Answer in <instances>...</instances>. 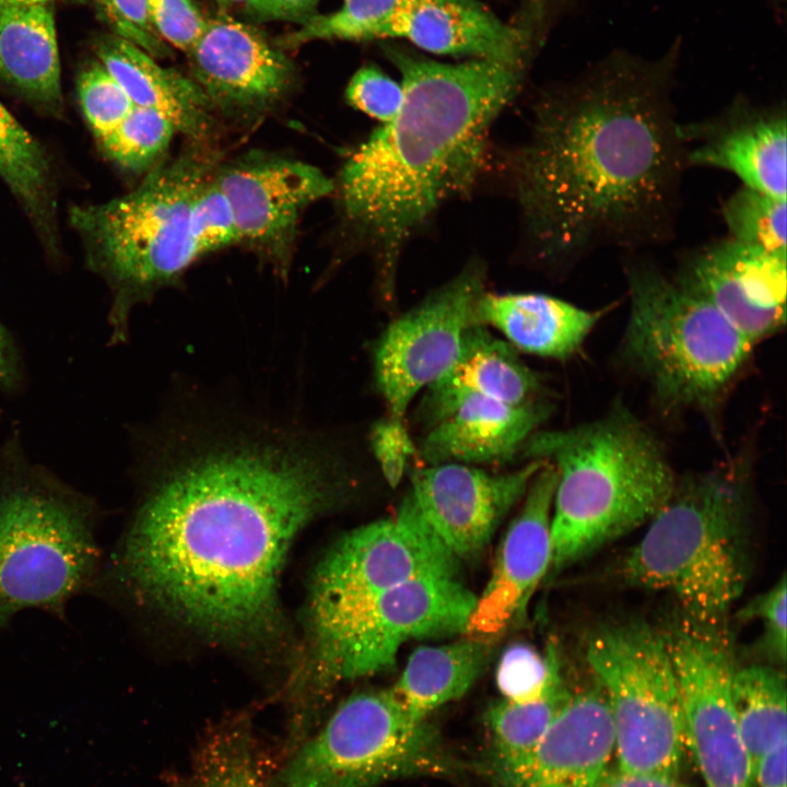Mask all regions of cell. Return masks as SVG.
Returning a JSON list of instances; mask_svg holds the SVG:
<instances>
[{
	"mask_svg": "<svg viewBox=\"0 0 787 787\" xmlns=\"http://www.w3.org/2000/svg\"><path fill=\"white\" fill-rule=\"evenodd\" d=\"M118 566L141 597L209 634L262 638L296 533L352 488L348 458L306 431L192 426L166 439Z\"/></svg>",
	"mask_w": 787,
	"mask_h": 787,
	"instance_id": "1",
	"label": "cell"
},
{
	"mask_svg": "<svg viewBox=\"0 0 787 787\" xmlns=\"http://www.w3.org/2000/svg\"><path fill=\"white\" fill-rule=\"evenodd\" d=\"M680 45L613 51L533 107L513 163L535 262L571 270L603 248L644 252L676 234L688 169L673 103Z\"/></svg>",
	"mask_w": 787,
	"mask_h": 787,
	"instance_id": "2",
	"label": "cell"
},
{
	"mask_svg": "<svg viewBox=\"0 0 787 787\" xmlns=\"http://www.w3.org/2000/svg\"><path fill=\"white\" fill-rule=\"evenodd\" d=\"M384 52L401 74L402 106L350 154L334 191L345 223L375 254L379 290L391 301L404 245L472 188L522 72L485 59L436 62L396 46Z\"/></svg>",
	"mask_w": 787,
	"mask_h": 787,
	"instance_id": "3",
	"label": "cell"
},
{
	"mask_svg": "<svg viewBox=\"0 0 787 787\" xmlns=\"http://www.w3.org/2000/svg\"><path fill=\"white\" fill-rule=\"evenodd\" d=\"M519 455L551 462L557 472L551 515L555 572L649 521L677 482L659 439L622 406L575 427L536 431Z\"/></svg>",
	"mask_w": 787,
	"mask_h": 787,
	"instance_id": "4",
	"label": "cell"
},
{
	"mask_svg": "<svg viewBox=\"0 0 787 787\" xmlns=\"http://www.w3.org/2000/svg\"><path fill=\"white\" fill-rule=\"evenodd\" d=\"M749 572L745 490L728 469L677 479L645 535L614 567L622 584L667 591L681 613L708 625L726 624Z\"/></svg>",
	"mask_w": 787,
	"mask_h": 787,
	"instance_id": "5",
	"label": "cell"
},
{
	"mask_svg": "<svg viewBox=\"0 0 787 787\" xmlns=\"http://www.w3.org/2000/svg\"><path fill=\"white\" fill-rule=\"evenodd\" d=\"M643 254L624 255L623 352L663 403L713 411L754 344Z\"/></svg>",
	"mask_w": 787,
	"mask_h": 787,
	"instance_id": "6",
	"label": "cell"
},
{
	"mask_svg": "<svg viewBox=\"0 0 787 787\" xmlns=\"http://www.w3.org/2000/svg\"><path fill=\"white\" fill-rule=\"evenodd\" d=\"M219 165L197 145L155 165L129 193L71 211L98 265L119 286L121 301L149 297L173 285L199 257L190 211L202 183Z\"/></svg>",
	"mask_w": 787,
	"mask_h": 787,
	"instance_id": "7",
	"label": "cell"
},
{
	"mask_svg": "<svg viewBox=\"0 0 787 787\" xmlns=\"http://www.w3.org/2000/svg\"><path fill=\"white\" fill-rule=\"evenodd\" d=\"M455 763L427 719L390 690L353 694L277 759L271 787H376L414 775H447Z\"/></svg>",
	"mask_w": 787,
	"mask_h": 787,
	"instance_id": "8",
	"label": "cell"
},
{
	"mask_svg": "<svg viewBox=\"0 0 787 787\" xmlns=\"http://www.w3.org/2000/svg\"><path fill=\"white\" fill-rule=\"evenodd\" d=\"M586 659L610 710L615 767L678 777L683 719L662 631L637 619L604 623L588 635Z\"/></svg>",
	"mask_w": 787,
	"mask_h": 787,
	"instance_id": "9",
	"label": "cell"
},
{
	"mask_svg": "<svg viewBox=\"0 0 787 787\" xmlns=\"http://www.w3.org/2000/svg\"><path fill=\"white\" fill-rule=\"evenodd\" d=\"M89 513L34 486L0 492V627L21 610L60 612L96 575L98 549Z\"/></svg>",
	"mask_w": 787,
	"mask_h": 787,
	"instance_id": "10",
	"label": "cell"
},
{
	"mask_svg": "<svg viewBox=\"0 0 787 787\" xmlns=\"http://www.w3.org/2000/svg\"><path fill=\"white\" fill-rule=\"evenodd\" d=\"M475 601L456 575L422 576L309 625L318 684L385 671L411 639L465 633Z\"/></svg>",
	"mask_w": 787,
	"mask_h": 787,
	"instance_id": "11",
	"label": "cell"
},
{
	"mask_svg": "<svg viewBox=\"0 0 787 787\" xmlns=\"http://www.w3.org/2000/svg\"><path fill=\"white\" fill-rule=\"evenodd\" d=\"M661 631L678 684L685 750L704 787H753L732 700L736 670L726 624L680 613Z\"/></svg>",
	"mask_w": 787,
	"mask_h": 787,
	"instance_id": "12",
	"label": "cell"
},
{
	"mask_svg": "<svg viewBox=\"0 0 787 787\" xmlns=\"http://www.w3.org/2000/svg\"><path fill=\"white\" fill-rule=\"evenodd\" d=\"M458 560L404 497L396 514L344 535L315 572L309 625L341 615L407 580L456 575Z\"/></svg>",
	"mask_w": 787,
	"mask_h": 787,
	"instance_id": "13",
	"label": "cell"
},
{
	"mask_svg": "<svg viewBox=\"0 0 787 787\" xmlns=\"http://www.w3.org/2000/svg\"><path fill=\"white\" fill-rule=\"evenodd\" d=\"M484 281L480 263L467 266L397 317L379 337L373 354L374 378L388 418L406 422L418 392L453 364L465 331L479 325L475 306Z\"/></svg>",
	"mask_w": 787,
	"mask_h": 787,
	"instance_id": "14",
	"label": "cell"
},
{
	"mask_svg": "<svg viewBox=\"0 0 787 787\" xmlns=\"http://www.w3.org/2000/svg\"><path fill=\"white\" fill-rule=\"evenodd\" d=\"M213 180L230 201L239 243L286 280L301 215L334 192V180L306 162L255 152L219 164Z\"/></svg>",
	"mask_w": 787,
	"mask_h": 787,
	"instance_id": "15",
	"label": "cell"
},
{
	"mask_svg": "<svg viewBox=\"0 0 787 787\" xmlns=\"http://www.w3.org/2000/svg\"><path fill=\"white\" fill-rule=\"evenodd\" d=\"M545 460L492 474L465 463L427 465L413 471L406 498L457 559L479 554Z\"/></svg>",
	"mask_w": 787,
	"mask_h": 787,
	"instance_id": "16",
	"label": "cell"
},
{
	"mask_svg": "<svg viewBox=\"0 0 787 787\" xmlns=\"http://www.w3.org/2000/svg\"><path fill=\"white\" fill-rule=\"evenodd\" d=\"M672 280L753 344L785 326L787 256L719 238L684 252Z\"/></svg>",
	"mask_w": 787,
	"mask_h": 787,
	"instance_id": "17",
	"label": "cell"
},
{
	"mask_svg": "<svg viewBox=\"0 0 787 787\" xmlns=\"http://www.w3.org/2000/svg\"><path fill=\"white\" fill-rule=\"evenodd\" d=\"M193 81L214 110L256 119L287 95L295 69L289 57L257 28L222 15L209 19L187 54Z\"/></svg>",
	"mask_w": 787,
	"mask_h": 787,
	"instance_id": "18",
	"label": "cell"
},
{
	"mask_svg": "<svg viewBox=\"0 0 787 787\" xmlns=\"http://www.w3.org/2000/svg\"><path fill=\"white\" fill-rule=\"evenodd\" d=\"M686 168L723 169L742 186L786 199L787 114L785 103L762 105L736 96L719 113L679 122Z\"/></svg>",
	"mask_w": 787,
	"mask_h": 787,
	"instance_id": "19",
	"label": "cell"
},
{
	"mask_svg": "<svg viewBox=\"0 0 787 787\" xmlns=\"http://www.w3.org/2000/svg\"><path fill=\"white\" fill-rule=\"evenodd\" d=\"M557 482L555 467L545 461L531 480L525 503L509 525L493 572L469 616L466 635L490 642L524 613L535 589L550 569L551 515Z\"/></svg>",
	"mask_w": 787,
	"mask_h": 787,
	"instance_id": "20",
	"label": "cell"
},
{
	"mask_svg": "<svg viewBox=\"0 0 787 787\" xmlns=\"http://www.w3.org/2000/svg\"><path fill=\"white\" fill-rule=\"evenodd\" d=\"M614 731L601 686L569 695L528 760L502 787H606Z\"/></svg>",
	"mask_w": 787,
	"mask_h": 787,
	"instance_id": "21",
	"label": "cell"
},
{
	"mask_svg": "<svg viewBox=\"0 0 787 787\" xmlns=\"http://www.w3.org/2000/svg\"><path fill=\"white\" fill-rule=\"evenodd\" d=\"M404 38L438 55L470 56L520 67L524 35L475 0H408L377 38Z\"/></svg>",
	"mask_w": 787,
	"mask_h": 787,
	"instance_id": "22",
	"label": "cell"
},
{
	"mask_svg": "<svg viewBox=\"0 0 787 787\" xmlns=\"http://www.w3.org/2000/svg\"><path fill=\"white\" fill-rule=\"evenodd\" d=\"M550 411L538 399L512 404L470 397L427 430L418 453L427 465L507 462L519 455Z\"/></svg>",
	"mask_w": 787,
	"mask_h": 787,
	"instance_id": "23",
	"label": "cell"
},
{
	"mask_svg": "<svg viewBox=\"0 0 787 787\" xmlns=\"http://www.w3.org/2000/svg\"><path fill=\"white\" fill-rule=\"evenodd\" d=\"M515 350L485 326H470L453 364L424 389L416 410L418 420L428 430L474 396L512 404L537 399L539 378Z\"/></svg>",
	"mask_w": 787,
	"mask_h": 787,
	"instance_id": "24",
	"label": "cell"
},
{
	"mask_svg": "<svg viewBox=\"0 0 787 787\" xmlns=\"http://www.w3.org/2000/svg\"><path fill=\"white\" fill-rule=\"evenodd\" d=\"M96 55L133 106L161 113L176 132L195 142L210 136L214 108L192 79L162 67L148 52L116 35L102 38Z\"/></svg>",
	"mask_w": 787,
	"mask_h": 787,
	"instance_id": "25",
	"label": "cell"
},
{
	"mask_svg": "<svg viewBox=\"0 0 787 787\" xmlns=\"http://www.w3.org/2000/svg\"><path fill=\"white\" fill-rule=\"evenodd\" d=\"M475 318L479 325L500 330L515 349L562 360L580 348L599 314L551 295L484 291Z\"/></svg>",
	"mask_w": 787,
	"mask_h": 787,
	"instance_id": "26",
	"label": "cell"
},
{
	"mask_svg": "<svg viewBox=\"0 0 787 787\" xmlns=\"http://www.w3.org/2000/svg\"><path fill=\"white\" fill-rule=\"evenodd\" d=\"M0 77L35 105L61 111L54 3L0 7Z\"/></svg>",
	"mask_w": 787,
	"mask_h": 787,
	"instance_id": "27",
	"label": "cell"
},
{
	"mask_svg": "<svg viewBox=\"0 0 787 787\" xmlns=\"http://www.w3.org/2000/svg\"><path fill=\"white\" fill-rule=\"evenodd\" d=\"M275 762L249 719L233 717L203 732L168 787H271Z\"/></svg>",
	"mask_w": 787,
	"mask_h": 787,
	"instance_id": "28",
	"label": "cell"
},
{
	"mask_svg": "<svg viewBox=\"0 0 787 787\" xmlns=\"http://www.w3.org/2000/svg\"><path fill=\"white\" fill-rule=\"evenodd\" d=\"M490 642L466 637L437 646H421L408 658L391 689L416 719L463 696L490 658Z\"/></svg>",
	"mask_w": 787,
	"mask_h": 787,
	"instance_id": "29",
	"label": "cell"
},
{
	"mask_svg": "<svg viewBox=\"0 0 787 787\" xmlns=\"http://www.w3.org/2000/svg\"><path fill=\"white\" fill-rule=\"evenodd\" d=\"M731 690L753 776L759 759L787 738L786 677L772 666H750L735 671Z\"/></svg>",
	"mask_w": 787,
	"mask_h": 787,
	"instance_id": "30",
	"label": "cell"
},
{
	"mask_svg": "<svg viewBox=\"0 0 787 787\" xmlns=\"http://www.w3.org/2000/svg\"><path fill=\"white\" fill-rule=\"evenodd\" d=\"M571 693L564 683L529 702L502 700L486 714L497 780L516 772L531 755Z\"/></svg>",
	"mask_w": 787,
	"mask_h": 787,
	"instance_id": "31",
	"label": "cell"
},
{
	"mask_svg": "<svg viewBox=\"0 0 787 787\" xmlns=\"http://www.w3.org/2000/svg\"><path fill=\"white\" fill-rule=\"evenodd\" d=\"M0 176L37 222L50 204V171L45 151L0 103Z\"/></svg>",
	"mask_w": 787,
	"mask_h": 787,
	"instance_id": "32",
	"label": "cell"
},
{
	"mask_svg": "<svg viewBox=\"0 0 787 787\" xmlns=\"http://www.w3.org/2000/svg\"><path fill=\"white\" fill-rule=\"evenodd\" d=\"M786 199L741 186L723 203L729 238L770 254L787 256Z\"/></svg>",
	"mask_w": 787,
	"mask_h": 787,
	"instance_id": "33",
	"label": "cell"
},
{
	"mask_svg": "<svg viewBox=\"0 0 787 787\" xmlns=\"http://www.w3.org/2000/svg\"><path fill=\"white\" fill-rule=\"evenodd\" d=\"M408 0H343L326 14L316 13L275 44L293 49L313 40H367L377 38L380 28Z\"/></svg>",
	"mask_w": 787,
	"mask_h": 787,
	"instance_id": "34",
	"label": "cell"
},
{
	"mask_svg": "<svg viewBox=\"0 0 787 787\" xmlns=\"http://www.w3.org/2000/svg\"><path fill=\"white\" fill-rule=\"evenodd\" d=\"M176 129L161 113L137 107L107 136L102 148L111 161L132 172L150 171L168 149Z\"/></svg>",
	"mask_w": 787,
	"mask_h": 787,
	"instance_id": "35",
	"label": "cell"
},
{
	"mask_svg": "<svg viewBox=\"0 0 787 787\" xmlns=\"http://www.w3.org/2000/svg\"><path fill=\"white\" fill-rule=\"evenodd\" d=\"M496 684L504 700L529 702L543 697L563 683L553 642L544 655L525 643L505 649L496 668Z\"/></svg>",
	"mask_w": 787,
	"mask_h": 787,
	"instance_id": "36",
	"label": "cell"
},
{
	"mask_svg": "<svg viewBox=\"0 0 787 787\" xmlns=\"http://www.w3.org/2000/svg\"><path fill=\"white\" fill-rule=\"evenodd\" d=\"M78 91L83 114L98 140L113 131L133 108L122 87L98 60L82 69Z\"/></svg>",
	"mask_w": 787,
	"mask_h": 787,
	"instance_id": "37",
	"label": "cell"
},
{
	"mask_svg": "<svg viewBox=\"0 0 787 787\" xmlns=\"http://www.w3.org/2000/svg\"><path fill=\"white\" fill-rule=\"evenodd\" d=\"M190 232L199 257L239 244L232 207L214 183L213 174L202 183L193 199Z\"/></svg>",
	"mask_w": 787,
	"mask_h": 787,
	"instance_id": "38",
	"label": "cell"
},
{
	"mask_svg": "<svg viewBox=\"0 0 787 787\" xmlns=\"http://www.w3.org/2000/svg\"><path fill=\"white\" fill-rule=\"evenodd\" d=\"M345 98L352 107L386 124L399 113L404 93L401 83L379 68L365 66L351 78Z\"/></svg>",
	"mask_w": 787,
	"mask_h": 787,
	"instance_id": "39",
	"label": "cell"
},
{
	"mask_svg": "<svg viewBox=\"0 0 787 787\" xmlns=\"http://www.w3.org/2000/svg\"><path fill=\"white\" fill-rule=\"evenodd\" d=\"M148 10L158 37L186 54L198 43L209 21L192 0H148Z\"/></svg>",
	"mask_w": 787,
	"mask_h": 787,
	"instance_id": "40",
	"label": "cell"
},
{
	"mask_svg": "<svg viewBox=\"0 0 787 787\" xmlns=\"http://www.w3.org/2000/svg\"><path fill=\"white\" fill-rule=\"evenodd\" d=\"M785 575L768 590L751 599L737 612L740 621H762L764 633L761 646L771 660L784 665L787 647Z\"/></svg>",
	"mask_w": 787,
	"mask_h": 787,
	"instance_id": "41",
	"label": "cell"
},
{
	"mask_svg": "<svg viewBox=\"0 0 787 787\" xmlns=\"http://www.w3.org/2000/svg\"><path fill=\"white\" fill-rule=\"evenodd\" d=\"M107 23L119 36L153 58L169 55V48L154 31L148 10V0H94Z\"/></svg>",
	"mask_w": 787,
	"mask_h": 787,
	"instance_id": "42",
	"label": "cell"
},
{
	"mask_svg": "<svg viewBox=\"0 0 787 787\" xmlns=\"http://www.w3.org/2000/svg\"><path fill=\"white\" fill-rule=\"evenodd\" d=\"M369 442L385 480L390 486H397L416 451L406 422L386 415L373 425Z\"/></svg>",
	"mask_w": 787,
	"mask_h": 787,
	"instance_id": "43",
	"label": "cell"
},
{
	"mask_svg": "<svg viewBox=\"0 0 787 787\" xmlns=\"http://www.w3.org/2000/svg\"><path fill=\"white\" fill-rule=\"evenodd\" d=\"M319 0H248L244 5L255 21H290L305 23L316 12Z\"/></svg>",
	"mask_w": 787,
	"mask_h": 787,
	"instance_id": "44",
	"label": "cell"
},
{
	"mask_svg": "<svg viewBox=\"0 0 787 787\" xmlns=\"http://www.w3.org/2000/svg\"><path fill=\"white\" fill-rule=\"evenodd\" d=\"M786 745L787 738H784L759 759L753 787H786Z\"/></svg>",
	"mask_w": 787,
	"mask_h": 787,
	"instance_id": "45",
	"label": "cell"
},
{
	"mask_svg": "<svg viewBox=\"0 0 787 787\" xmlns=\"http://www.w3.org/2000/svg\"><path fill=\"white\" fill-rule=\"evenodd\" d=\"M606 787H686L678 777L612 768Z\"/></svg>",
	"mask_w": 787,
	"mask_h": 787,
	"instance_id": "46",
	"label": "cell"
},
{
	"mask_svg": "<svg viewBox=\"0 0 787 787\" xmlns=\"http://www.w3.org/2000/svg\"><path fill=\"white\" fill-rule=\"evenodd\" d=\"M15 377L14 364L9 342L0 326V384L10 385Z\"/></svg>",
	"mask_w": 787,
	"mask_h": 787,
	"instance_id": "47",
	"label": "cell"
},
{
	"mask_svg": "<svg viewBox=\"0 0 787 787\" xmlns=\"http://www.w3.org/2000/svg\"><path fill=\"white\" fill-rule=\"evenodd\" d=\"M49 3H54V0H0V7H25Z\"/></svg>",
	"mask_w": 787,
	"mask_h": 787,
	"instance_id": "48",
	"label": "cell"
},
{
	"mask_svg": "<svg viewBox=\"0 0 787 787\" xmlns=\"http://www.w3.org/2000/svg\"><path fill=\"white\" fill-rule=\"evenodd\" d=\"M218 5L222 8H232L237 5H245L248 0H213Z\"/></svg>",
	"mask_w": 787,
	"mask_h": 787,
	"instance_id": "49",
	"label": "cell"
},
{
	"mask_svg": "<svg viewBox=\"0 0 787 787\" xmlns=\"http://www.w3.org/2000/svg\"><path fill=\"white\" fill-rule=\"evenodd\" d=\"M771 1L776 2V3H780V2H784L785 0H771Z\"/></svg>",
	"mask_w": 787,
	"mask_h": 787,
	"instance_id": "50",
	"label": "cell"
}]
</instances>
